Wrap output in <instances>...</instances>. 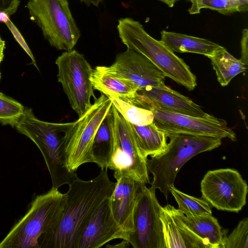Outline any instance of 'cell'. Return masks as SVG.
<instances>
[{"mask_svg":"<svg viewBox=\"0 0 248 248\" xmlns=\"http://www.w3.org/2000/svg\"><path fill=\"white\" fill-rule=\"evenodd\" d=\"M170 193L178 204L177 210L186 216L194 217L212 215L211 207L202 198L199 199L187 195L174 186L170 188Z\"/></svg>","mask_w":248,"mask_h":248,"instance_id":"d4e9b609","label":"cell"},{"mask_svg":"<svg viewBox=\"0 0 248 248\" xmlns=\"http://www.w3.org/2000/svg\"><path fill=\"white\" fill-rule=\"evenodd\" d=\"M115 178L116 186L109 197L111 210L117 224L129 236L134 231V208L142 184L126 176Z\"/></svg>","mask_w":248,"mask_h":248,"instance_id":"2e32d148","label":"cell"},{"mask_svg":"<svg viewBox=\"0 0 248 248\" xmlns=\"http://www.w3.org/2000/svg\"><path fill=\"white\" fill-rule=\"evenodd\" d=\"M105 71L131 82L138 90L147 87H164V74L148 59L129 48L117 55Z\"/></svg>","mask_w":248,"mask_h":248,"instance_id":"4fadbf2b","label":"cell"},{"mask_svg":"<svg viewBox=\"0 0 248 248\" xmlns=\"http://www.w3.org/2000/svg\"><path fill=\"white\" fill-rule=\"evenodd\" d=\"M109 197L96 208L88 220L79 238L77 248H99L116 239L128 241V235L113 217Z\"/></svg>","mask_w":248,"mask_h":248,"instance_id":"5bb4252c","label":"cell"},{"mask_svg":"<svg viewBox=\"0 0 248 248\" xmlns=\"http://www.w3.org/2000/svg\"><path fill=\"white\" fill-rule=\"evenodd\" d=\"M174 210L188 228L204 241L210 248H220L225 233L216 217L212 215L186 216L175 208Z\"/></svg>","mask_w":248,"mask_h":248,"instance_id":"ffe728a7","label":"cell"},{"mask_svg":"<svg viewBox=\"0 0 248 248\" xmlns=\"http://www.w3.org/2000/svg\"><path fill=\"white\" fill-rule=\"evenodd\" d=\"M91 108L67 128L63 138V149L68 170L76 173L82 165L93 162V140L102 122L112 108L110 99L101 93Z\"/></svg>","mask_w":248,"mask_h":248,"instance_id":"8992f818","label":"cell"},{"mask_svg":"<svg viewBox=\"0 0 248 248\" xmlns=\"http://www.w3.org/2000/svg\"><path fill=\"white\" fill-rule=\"evenodd\" d=\"M220 84L225 87L238 74L245 72L247 66L223 47L209 57Z\"/></svg>","mask_w":248,"mask_h":248,"instance_id":"603a6c76","label":"cell"},{"mask_svg":"<svg viewBox=\"0 0 248 248\" xmlns=\"http://www.w3.org/2000/svg\"><path fill=\"white\" fill-rule=\"evenodd\" d=\"M139 148L146 158L162 153L167 145V137L153 122L144 125L129 123Z\"/></svg>","mask_w":248,"mask_h":248,"instance_id":"7402d4cb","label":"cell"},{"mask_svg":"<svg viewBox=\"0 0 248 248\" xmlns=\"http://www.w3.org/2000/svg\"><path fill=\"white\" fill-rule=\"evenodd\" d=\"M132 104L147 109L151 107H156L196 117L205 118L211 115L204 112L201 106L189 97L166 85L147 87L138 90L137 96Z\"/></svg>","mask_w":248,"mask_h":248,"instance_id":"9a60e30c","label":"cell"},{"mask_svg":"<svg viewBox=\"0 0 248 248\" xmlns=\"http://www.w3.org/2000/svg\"><path fill=\"white\" fill-rule=\"evenodd\" d=\"M114 116L113 150L108 169L114 177H130L142 184H150L146 159L141 154L129 123L112 105Z\"/></svg>","mask_w":248,"mask_h":248,"instance_id":"9c48e42d","label":"cell"},{"mask_svg":"<svg viewBox=\"0 0 248 248\" xmlns=\"http://www.w3.org/2000/svg\"><path fill=\"white\" fill-rule=\"evenodd\" d=\"M5 24L10 31L16 42L30 57L32 61L31 63L38 69L33 55L19 30L10 19Z\"/></svg>","mask_w":248,"mask_h":248,"instance_id":"f1b7e54d","label":"cell"},{"mask_svg":"<svg viewBox=\"0 0 248 248\" xmlns=\"http://www.w3.org/2000/svg\"><path fill=\"white\" fill-rule=\"evenodd\" d=\"M10 16L6 13L0 11V22L4 24L10 19Z\"/></svg>","mask_w":248,"mask_h":248,"instance_id":"e575fe53","label":"cell"},{"mask_svg":"<svg viewBox=\"0 0 248 248\" xmlns=\"http://www.w3.org/2000/svg\"><path fill=\"white\" fill-rule=\"evenodd\" d=\"M174 208L167 204L161 206L159 211L165 248H210L204 241L188 228Z\"/></svg>","mask_w":248,"mask_h":248,"instance_id":"e0dca14e","label":"cell"},{"mask_svg":"<svg viewBox=\"0 0 248 248\" xmlns=\"http://www.w3.org/2000/svg\"><path fill=\"white\" fill-rule=\"evenodd\" d=\"M68 185L62 215L52 231L39 237L38 248H77L87 222L96 208L111 196L116 182L109 179L104 169L92 180L77 177Z\"/></svg>","mask_w":248,"mask_h":248,"instance_id":"6da1fadb","label":"cell"},{"mask_svg":"<svg viewBox=\"0 0 248 248\" xmlns=\"http://www.w3.org/2000/svg\"><path fill=\"white\" fill-rule=\"evenodd\" d=\"M117 29L127 48L146 57L165 75L188 90L197 86V79L185 61L160 41L150 36L138 21L130 17L118 20Z\"/></svg>","mask_w":248,"mask_h":248,"instance_id":"277c9868","label":"cell"},{"mask_svg":"<svg viewBox=\"0 0 248 248\" xmlns=\"http://www.w3.org/2000/svg\"><path fill=\"white\" fill-rule=\"evenodd\" d=\"M130 245L129 242L125 240L117 244L114 245H107L106 247L108 248H127Z\"/></svg>","mask_w":248,"mask_h":248,"instance_id":"1f68e13d","label":"cell"},{"mask_svg":"<svg viewBox=\"0 0 248 248\" xmlns=\"http://www.w3.org/2000/svg\"><path fill=\"white\" fill-rule=\"evenodd\" d=\"M220 248H248L247 217L240 221L230 234H225Z\"/></svg>","mask_w":248,"mask_h":248,"instance_id":"83f0119b","label":"cell"},{"mask_svg":"<svg viewBox=\"0 0 248 248\" xmlns=\"http://www.w3.org/2000/svg\"><path fill=\"white\" fill-rule=\"evenodd\" d=\"M155 191L141 184L134 211V231L128 241L134 248H165Z\"/></svg>","mask_w":248,"mask_h":248,"instance_id":"8fae6325","label":"cell"},{"mask_svg":"<svg viewBox=\"0 0 248 248\" xmlns=\"http://www.w3.org/2000/svg\"><path fill=\"white\" fill-rule=\"evenodd\" d=\"M191 3L188 10L190 15L200 13L202 9H209L227 15L235 12H247L248 0H189Z\"/></svg>","mask_w":248,"mask_h":248,"instance_id":"cb8c5ba5","label":"cell"},{"mask_svg":"<svg viewBox=\"0 0 248 248\" xmlns=\"http://www.w3.org/2000/svg\"><path fill=\"white\" fill-rule=\"evenodd\" d=\"M72 122L53 123L38 119L31 108H25L15 126L16 130L31 140L42 153L49 171L52 187L69 185L77 177L67 169L63 149L65 131Z\"/></svg>","mask_w":248,"mask_h":248,"instance_id":"5b68a950","label":"cell"},{"mask_svg":"<svg viewBox=\"0 0 248 248\" xmlns=\"http://www.w3.org/2000/svg\"></svg>","mask_w":248,"mask_h":248,"instance_id":"8d00e7d4","label":"cell"},{"mask_svg":"<svg viewBox=\"0 0 248 248\" xmlns=\"http://www.w3.org/2000/svg\"><path fill=\"white\" fill-rule=\"evenodd\" d=\"M81 2L84 3L87 6L93 5L98 7L100 3L102 2L103 0H79Z\"/></svg>","mask_w":248,"mask_h":248,"instance_id":"836d02e7","label":"cell"},{"mask_svg":"<svg viewBox=\"0 0 248 248\" xmlns=\"http://www.w3.org/2000/svg\"><path fill=\"white\" fill-rule=\"evenodd\" d=\"M5 48V43L0 36V64L4 58V51ZM1 79V73L0 72V80Z\"/></svg>","mask_w":248,"mask_h":248,"instance_id":"d6a6232c","label":"cell"},{"mask_svg":"<svg viewBox=\"0 0 248 248\" xmlns=\"http://www.w3.org/2000/svg\"><path fill=\"white\" fill-rule=\"evenodd\" d=\"M241 58L240 60L246 65L248 63V29H244L242 31L241 40Z\"/></svg>","mask_w":248,"mask_h":248,"instance_id":"4dcf8cb0","label":"cell"},{"mask_svg":"<svg viewBox=\"0 0 248 248\" xmlns=\"http://www.w3.org/2000/svg\"><path fill=\"white\" fill-rule=\"evenodd\" d=\"M27 8L51 46L66 51L73 50L81 33L68 0H28Z\"/></svg>","mask_w":248,"mask_h":248,"instance_id":"52a82bcc","label":"cell"},{"mask_svg":"<svg viewBox=\"0 0 248 248\" xmlns=\"http://www.w3.org/2000/svg\"><path fill=\"white\" fill-rule=\"evenodd\" d=\"M66 202V193L53 187L36 196L25 214L0 242V248H38L39 237L56 227Z\"/></svg>","mask_w":248,"mask_h":248,"instance_id":"3957f363","label":"cell"},{"mask_svg":"<svg viewBox=\"0 0 248 248\" xmlns=\"http://www.w3.org/2000/svg\"><path fill=\"white\" fill-rule=\"evenodd\" d=\"M91 80L93 89L107 97L132 104L137 95L138 90L131 82L105 71L102 66L93 69Z\"/></svg>","mask_w":248,"mask_h":248,"instance_id":"ac0fdd59","label":"cell"},{"mask_svg":"<svg viewBox=\"0 0 248 248\" xmlns=\"http://www.w3.org/2000/svg\"><path fill=\"white\" fill-rule=\"evenodd\" d=\"M58 82L62 85L71 107L78 117L92 106V97L95 98L91 80L93 69L84 55L75 49L65 51L59 56Z\"/></svg>","mask_w":248,"mask_h":248,"instance_id":"ba28073f","label":"cell"},{"mask_svg":"<svg viewBox=\"0 0 248 248\" xmlns=\"http://www.w3.org/2000/svg\"><path fill=\"white\" fill-rule=\"evenodd\" d=\"M115 119L112 108L95 135L92 146L93 162L101 169H108L114 147Z\"/></svg>","mask_w":248,"mask_h":248,"instance_id":"44dd1931","label":"cell"},{"mask_svg":"<svg viewBox=\"0 0 248 248\" xmlns=\"http://www.w3.org/2000/svg\"><path fill=\"white\" fill-rule=\"evenodd\" d=\"M201 191L211 207L237 213L246 203L248 187L237 170L227 168L208 171L201 181Z\"/></svg>","mask_w":248,"mask_h":248,"instance_id":"30bf717a","label":"cell"},{"mask_svg":"<svg viewBox=\"0 0 248 248\" xmlns=\"http://www.w3.org/2000/svg\"><path fill=\"white\" fill-rule=\"evenodd\" d=\"M108 97L119 114L129 123L137 125H144L153 122L154 115L151 110L115 97Z\"/></svg>","mask_w":248,"mask_h":248,"instance_id":"484cf974","label":"cell"},{"mask_svg":"<svg viewBox=\"0 0 248 248\" xmlns=\"http://www.w3.org/2000/svg\"><path fill=\"white\" fill-rule=\"evenodd\" d=\"M154 115L153 123L166 135L185 133L209 136L236 140L235 132L222 119L210 115L205 118L174 113L156 107L149 108Z\"/></svg>","mask_w":248,"mask_h":248,"instance_id":"7c38bea8","label":"cell"},{"mask_svg":"<svg viewBox=\"0 0 248 248\" xmlns=\"http://www.w3.org/2000/svg\"><path fill=\"white\" fill-rule=\"evenodd\" d=\"M19 3V0H0V10L11 16L16 12Z\"/></svg>","mask_w":248,"mask_h":248,"instance_id":"f546056e","label":"cell"},{"mask_svg":"<svg viewBox=\"0 0 248 248\" xmlns=\"http://www.w3.org/2000/svg\"><path fill=\"white\" fill-rule=\"evenodd\" d=\"M25 107L17 100L0 92V123L15 127Z\"/></svg>","mask_w":248,"mask_h":248,"instance_id":"4316f807","label":"cell"},{"mask_svg":"<svg viewBox=\"0 0 248 248\" xmlns=\"http://www.w3.org/2000/svg\"><path fill=\"white\" fill-rule=\"evenodd\" d=\"M166 136L170 140L165 150L155 156L147 158L146 164L153 175L149 188L154 191L158 189L167 199L170 188L174 186L176 175L184 165L197 155L218 147L222 139L185 133Z\"/></svg>","mask_w":248,"mask_h":248,"instance_id":"7a4b0ae2","label":"cell"},{"mask_svg":"<svg viewBox=\"0 0 248 248\" xmlns=\"http://www.w3.org/2000/svg\"><path fill=\"white\" fill-rule=\"evenodd\" d=\"M160 33V41L173 52L196 53L209 58L224 47L207 39L165 30Z\"/></svg>","mask_w":248,"mask_h":248,"instance_id":"d6986e66","label":"cell"},{"mask_svg":"<svg viewBox=\"0 0 248 248\" xmlns=\"http://www.w3.org/2000/svg\"><path fill=\"white\" fill-rule=\"evenodd\" d=\"M161 2L166 4L170 7H172L174 4L178 0H159Z\"/></svg>","mask_w":248,"mask_h":248,"instance_id":"d590c367","label":"cell"}]
</instances>
